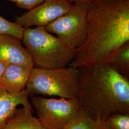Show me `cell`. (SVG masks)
Returning <instances> with one entry per match:
<instances>
[{
	"label": "cell",
	"instance_id": "1",
	"mask_svg": "<svg viewBox=\"0 0 129 129\" xmlns=\"http://www.w3.org/2000/svg\"><path fill=\"white\" fill-rule=\"evenodd\" d=\"M129 42V0H92L88 3L87 32L69 64L77 68L110 64Z\"/></svg>",
	"mask_w": 129,
	"mask_h": 129
},
{
	"label": "cell",
	"instance_id": "2",
	"mask_svg": "<svg viewBox=\"0 0 129 129\" xmlns=\"http://www.w3.org/2000/svg\"><path fill=\"white\" fill-rule=\"evenodd\" d=\"M78 69V99L82 111L102 123L114 114L129 113V78L110 64Z\"/></svg>",
	"mask_w": 129,
	"mask_h": 129
},
{
	"label": "cell",
	"instance_id": "3",
	"mask_svg": "<svg viewBox=\"0 0 129 129\" xmlns=\"http://www.w3.org/2000/svg\"><path fill=\"white\" fill-rule=\"evenodd\" d=\"M22 40L34 68H66L72 62L77 53L76 49L47 32L45 27L24 28Z\"/></svg>",
	"mask_w": 129,
	"mask_h": 129
},
{
	"label": "cell",
	"instance_id": "4",
	"mask_svg": "<svg viewBox=\"0 0 129 129\" xmlns=\"http://www.w3.org/2000/svg\"><path fill=\"white\" fill-rule=\"evenodd\" d=\"M28 97L55 96L66 99L78 98V69L72 66L45 69L34 68L25 88Z\"/></svg>",
	"mask_w": 129,
	"mask_h": 129
},
{
	"label": "cell",
	"instance_id": "5",
	"mask_svg": "<svg viewBox=\"0 0 129 129\" xmlns=\"http://www.w3.org/2000/svg\"><path fill=\"white\" fill-rule=\"evenodd\" d=\"M38 119L46 129H64L82 111L78 98L48 99L31 97Z\"/></svg>",
	"mask_w": 129,
	"mask_h": 129
},
{
	"label": "cell",
	"instance_id": "6",
	"mask_svg": "<svg viewBox=\"0 0 129 129\" xmlns=\"http://www.w3.org/2000/svg\"><path fill=\"white\" fill-rule=\"evenodd\" d=\"M88 4L73 3L68 13L45 27L71 48L77 49L84 41L87 32Z\"/></svg>",
	"mask_w": 129,
	"mask_h": 129
},
{
	"label": "cell",
	"instance_id": "7",
	"mask_svg": "<svg viewBox=\"0 0 129 129\" xmlns=\"http://www.w3.org/2000/svg\"><path fill=\"white\" fill-rule=\"evenodd\" d=\"M73 5L68 0H45L32 9L16 16L14 23L24 28L45 27L68 13Z\"/></svg>",
	"mask_w": 129,
	"mask_h": 129
},
{
	"label": "cell",
	"instance_id": "8",
	"mask_svg": "<svg viewBox=\"0 0 129 129\" xmlns=\"http://www.w3.org/2000/svg\"><path fill=\"white\" fill-rule=\"evenodd\" d=\"M22 40L8 34H0V61L8 64L34 68L32 60L21 43Z\"/></svg>",
	"mask_w": 129,
	"mask_h": 129
},
{
	"label": "cell",
	"instance_id": "9",
	"mask_svg": "<svg viewBox=\"0 0 129 129\" xmlns=\"http://www.w3.org/2000/svg\"><path fill=\"white\" fill-rule=\"evenodd\" d=\"M33 68L8 64L0 79V88L10 94H18L25 89Z\"/></svg>",
	"mask_w": 129,
	"mask_h": 129
},
{
	"label": "cell",
	"instance_id": "10",
	"mask_svg": "<svg viewBox=\"0 0 129 129\" xmlns=\"http://www.w3.org/2000/svg\"><path fill=\"white\" fill-rule=\"evenodd\" d=\"M25 89L18 94H13L0 88V129L13 115L18 107H32L28 101Z\"/></svg>",
	"mask_w": 129,
	"mask_h": 129
},
{
	"label": "cell",
	"instance_id": "11",
	"mask_svg": "<svg viewBox=\"0 0 129 129\" xmlns=\"http://www.w3.org/2000/svg\"><path fill=\"white\" fill-rule=\"evenodd\" d=\"M33 107L17 108L1 129H46L33 116Z\"/></svg>",
	"mask_w": 129,
	"mask_h": 129
},
{
	"label": "cell",
	"instance_id": "12",
	"mask_svg": "<svg viewBox=\"0 0 129 129\" xmlns=\"http://www.w3.org/2000/svg\"><path fill=\"white\" fill-rule=\"evenodd\" d=\"M110 65L120 75L129 78V42L120 47Z\"/></svg>",
	"mask_w": 129,
	"mask_h": 129
},
{
	"label": "cell",
	"instance_id": "13",
	"mask_svg": "<svg viewBox=\"0 0 129 129\" xmlns=\"http://www.w3.org/2000/svg\"><path fill=\"white\" fill-rule=\"evenodd\" d=\"M64 129H104L103 122L93 120L83 111L78 117Z\"/></svg>",
	"mask_w": 129,
	"mask_h": 129
},
{
	"label": "cell",
	"instance_id": "14",
	"mask_svg": "<svg viewBox=\"0 0 129 129\" xmlns=\"http://www.w3.org/2000/svg\"><path fill=\"white\" fill-rule=\"evenodd\" d=\"M104 129H129V113H116L103 122Z\"/></svg>",
	"mask_w": 129,
	"mask_h": 129
},
{
	"label": "cell",
	"instance_id": "15",
	"mask_svg": "<svg viewBox=\"0 0 129 129\" xmlns=\"http://www.w3.org/2000/svg\"><path fill=\"white\" fill-rule=\"evenodd\" d=\"M24 28L0 16V34H8L22 40Z\"/></svg>",
	"mask_w": 129,
	"mask_h": 129
},
{
	"label": "cell",
	"instance_id": "16",
	"mask_svg": "<svg viewBox=\"0 0 129 129\" xmlns=\"http://www.w3.org/2000/svg\"><path fill=\"white\" fill-rule=\"evenodd\" d=\"M14 3L19 8L28 11L41 4L45 0H7Z\"/></svg>",
	"mask_w": 129,
	"mask_h": 129
},
{
	"label": "cell",
	"instance_id": "17",
	"mask_svg": "<svg viewBox=\"0 0 129 129\" xmlns=\"http://www.w3.org/2000/svg\"><path fill=\"white\" fill-rule=\"evenodd\" d=\"M8 64H9L6 62L0 61V79L4 74L6 67Z\"/></svg>",
	"mask_w": 129,
	"mask_h": 129
},
{
	"label": "cell",
	"instance_id": "18",
	"mask_svg": "<svg viewBox=\"0 0 129 129\" xmlns=\"http://www.w3.org/2000/svg\"><path fill=\"white\" fill-rule=\"evenodd\" d=\"M68 1H69V2L73 3V4L74 3H76V2H81V3L88 4L89 2L91 1L92 0H68Z\"/></svg>",
	"mask_w": 129,
	"mask_h": 129
}]
</instances>
